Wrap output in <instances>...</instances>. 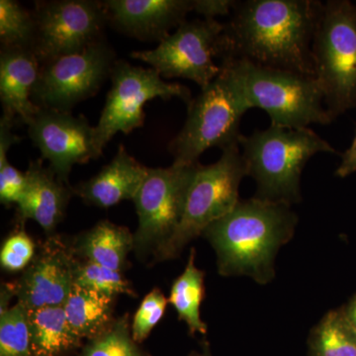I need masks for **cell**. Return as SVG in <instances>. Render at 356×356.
<instances>
[{"label":"cell","mask_w":356,"mask_h":356,"mask_svg":"<svg viewBox=\"0 0 356 356\" xmlns=\"http://www.w3.org/2000/svg\"><path fill=\"white\" fill-rule=\"evenodd\" d=\"M323 7L317 0L236 1L225 23L229 58L315 77L312 44Z\"/></svg>","instance_id":"6da1fadb"},{"label":"cell","mask_w":356,"mask_h":356,"mask_svg":"<svg viewBox=\"0 0 356 356\" xmlns=\"http://www.w3.org/2000/svg\"><path fill=\"white\" fill-rule=\"evenodd\" d=\"M298 217L287 204L252 197L240 200L202 235L214 248L222 276H248L259 284L275 277L276 255L290 242Z\"/></svg>","instance_id":"7a4b0ae2"},{"label":"cell","mask_w":356,"mask_h":356,"mask_svg":"<svg viewBox=\"0 0 356 356\" xmlns=\"http://www.w3.org/2000/svg\"><path fill=\"white\" fill-rule=\"evenodd\" d=\"M248 177L254 178V197L287 204L301 201V175L308 161L320 153L337 154L336 149L310 128L269 126L243 135L240 139Z\"/></svg>","instance_id":"3957f363"},{"label":"cell","mask_w":356,"mask_h":356,"mask_svg":"<svg viewBox=\"0 0 356 356\" xmlns=\"http://www.w3.org/2000/svg\"><path fill=\"white\" fill-rule=\"evenodd\" d=\"M222 62L228 64L250 109L266 111L271 125L302 129L334 121L315 77L264 67L245 58H227Z\"/></svg>","instance_id":"277c9868"},{"label":"cell","mask_w":356,"mask_h":356,"mask_svg":"<svg viewBox=\"0 0 356 356\" xmlns=\"http://www.w3.org/2000/svg\"><path fill=\"white\" fill-rule=\"evenodd\" d=\"M220 65L219 76L192 99L184 127L168 145L175 165L197 163L212 147L240 146L241 121L250 107L228 64Z\"/></svg>","instance_id":"5b68a950"},{"label":"cell","mask_w":356,"mask_h":356,"mask_svg":"<svg viewBox=\"0 0 356 356\" xmlns=\"http://www.w3.org/2000/svg\"><path fill=\"white\" fill-rule=\"evenodd\" d=\"M312 54L316 81L334 120L356 106V2L324 3Z\"/></svg>","instance_id":"8992f818"},{"label":"cell","mask_w":356,"mask_h":356,"mask_svg":"<svg viewBox=\"0 0 356 356\" xmlns=\"http://www.w3.org/2000/svg\"><path fill=\"white\" fill-rule=\"evenodd\" d=\"M248 177L240 146L222 149L212 165L198 163L187 191L181 221L172 238L154 255V261L177 259L187 243L226 216L240 201L238 188Z\"/></svg>","instance_id":"52a82bcc"},{"label":"cell","mask_w":356,"mask_h":356,"mask_svg":"<svg viewBox=\"0 0 356 356\" xmlns=\"http://www.w3.org/2000/svg\"><path fill=\"white\" fill-rule=\"evenodd\" d=\"M131 58L156 70L163 79H184L204 88L220 72L221 62L229 58L225 23L217 19L185 21L153 50L134 51Z\"/></svg>","instance_id":"ba28073f"},{"label":"cell","mask_w":356,"mask_h":356,"mask_svg":"<svg viewBox=\"0 0 356 356\" xmlns=\"http://www.w3.org/2000/svg\"><path fill=\"white\" fill-rule=\"evenodd\" d=\"M110 79L111 88L95 126V147L102 154L117 133L128 135L144 126V107L147 102L156 98L170 100L177 97L188 106L193 99L186 86L168 83L156 70L123 60L115 63Z\"/></svg>","instance_id":"9c48e42d"},{"label":"cell","mask_w":356,"mask_h":356,"mask_svg":"<svg viewBox=\"0 0 356 356\" xmlns=\"http://www.w3.org/2000/svg\"><path fill=\"white\" fill-rule=\"evenodd\" d=\"M198 163L149 168L142 186L133 199L138 216L134 252L140 259L151 254L154 257L175 235Z\"/></svg>","instance_id":"30bf717a"},{"label":"cell","mask_w":356,"mask_h":356,"mask_svg":"<svg viewBox=\"0 0 356 356\" xmlns=\"http://www.w3.org/2000/svg\"><path fill=\"white\" fill-rule=\"evenodd\" d=\"M116 62V53L104 38L86 50L44 63L32 102L39 108L72 112L100 90Z\"/></svg>","instance_id":"8fae6325"},{"label":"cell","mask_w":356,"mask_h":356,"mask_svg":"<svg viewBox=\"0 0 356 356\" xmlns=\"http://www.w3.org/2000/svg\"><path fill=\"white\" fill-rule=\"evenodd\" d=\"M34 51L41 65L79 53L104 39L107 20L103 1L50 0L35 2Z\"/></svg>","instance_id":"7c38bea8"},{"label":"cell","mask_w":356,"mask_h":356,"mask_svg":"<svg viewBox=\"0 0 356 356\" xmlns=\"http://www.w3.org/2000/svg\"><path fill=\"white\" fill-rule=\"evenodd\" d=\"M27 129L41 159L49 161L51 172L65 184L74 165L102 156L95 147V126L83 115L40 108Z\"/></svg>","instance_id":"4fadbf2b"},{"label":"cell","mask_w":356,"mask_h":356,"mask_svg":"<svg viewBox=\"0 0 356 356\" xmlns=\"http://www.w3.org/2000/svg\"><path fill=\"white\" fill-rule=\"evenodd\" d=\"M74 254L57 236H50L20 280L13 283L18 303L28 311L64 306L74 286L77 261Z\"/></svg>","instance_id":"5bb4252c"},{"label":"cell","mask_w":356,"mask_h":356,"mask_svg":"<svg viewBox=\"0 0 356 356\" xmlns=\"http://www.w3.org/2000/svg\"><path fill=\"white\" fill-rule=\"evenodd\" d=\"M107 20L119 32L161 43L193 13L194 0H105Z\"/></svg>","instance_id":"9a60e30c"},{"label":"cell","mask_w":356,"mask_h":356,"mask_svg":"<svg viewBox=\"0 0 356 356\" xmlns=\"http://www.w3.org/2000/svg\"><path fill=\"white\" fill-rule=\"evenodd\" d=\"M43 159L32 161L26 170V185L17 205L20 220H33L48 236H54L64 219L72 187L60 180Z\"/></svg>","instance_id":"2e32d148"},{"label":"cell","mask_w":356,"mask_h":356,"mask_svg":"<svg viewBox=\"0 0 356 356\" xmlns=\"http://www.w3.org/2000/svg\"><path fill=\"white\" fill-rule=\"evenodd\" d=\"M41 63L32 50L1 48L0 53V102L4 116L27 125L39 112L32 102Z\"/></svg>","instance_id":"e0dca14e"},{"label":"cell","mask_w":356,"mask_h":356,"mask_svg":"<svg viewBox=\"0 0 356 356\" xmlns=\"http://www.w3.org/2000/svg\"><path fill=\"white\" fill-rule=\"evenodd\" d=\"M147 170L149 168L139 163L120 145L108 165L103 166L95 177L72 187V191L88 205L112 207L135 198Z\"/></svg>","instance_id":"ac0fdd59"},{"label":"cell","mask_w":356,"mask_h":356,"mask_svg":"<svg viewBox=\"0 0 356 356\" xmlns=\"http://www.w3.org/2000/svg\"><path fill=\"white\" fill-rule=\"evenodd\" d=\"M74 252L84 261L122 271L134 250V234L126 227L103 220L76 238Z\"/></svg>","instance_id":"d6986e66"},{"label":"cell","mask_w":356,"mask_h":356,"mask_svg":"<svg viewBox=\"0 0 356 356\" xmlns=\"http://www.w3.org/2000/svg\"><path fill=\"white\" fill-rule=\"evenodd\" d=\"M114 301L115 297L74 285L63 307L72 331L89 341L114 322Z\"/></svg>","instance_id":"ffe728a7"},{"label":"cell","mask_w":356,"mask_h":356,"mask_svg":"<svg viewBox=\"0 0 356 356\" xmlns=\"http://www.w3.org/2000/svg\"><path fill=\"white\" fill-rule=\"evenodd\" d=\"M29 325L33 356H63L81 344L63 306L29 311Z\"/></svg>","instance_id":"44dd1931"},{"label":"cell","mask_w":356,"mask_h":356,"mask_svg":"<svg viewBox=\"0 0 356 356\" xmlns=\"http://www.w3.org/2000/svg\"><path fill=\"white\" fill-rule=\"evenodd\" d=\"M195 259V248H191L184 273L173 282L168 303L172 304L178 318L187 325L191 334H205L207 325L200 316V306L205 294V273L196 266Z\"/></svg>","instance_id":"7402d4cb"},{"label":"cell","mask_w":356,"mask_h":356,"mask_svg":"<svg viewBox=\"0 0 356 356\" xmlns=\"http://www.w3.org/2000/svg\"><path fill=\"white\" fill-rule=\"evenodd\" d=\"M310 356H356V331L343 309L330 311L312 330Z\"/></svg>","instance_id":"603a6c76"},{"label":"cell","mask_w":356,"mask_h":356,"mask_svg":"<svg viewBox=\"0 0 356 356\" xmlns=\"http://www.w3.org/2000/svg\"><path fill=\"white\" fill-rule=\"evenodd\" d=\"M36 19L15 0L0 1V42L3 48L32 50L36 40Z\"/></svg>","instance_id":"cb8c5ba5"},{"label":"cell","mask_w":356,"mask_h":356,"mask_svg":"<svg viewBox=\"0 0 356 356\" xmlns=\"http://www.w3.org/2000/svg\"><path fill=\"white\" fill-rule=\"evenodd\" d=\"M0 356H33L29 311L18 302L0 315Z\"/></svg>","instance_id":"d4e9b609"},{"label":"cell","mask_w":356,"mask_h":356,"mask_svg":"<svg viewBox=\"0 0 356 356\" xmlns=\"http://www.w3.org/2000/svg\"><path fill=\"white\" fill-rule=\"evenodd\" d=\"M74 285L115 297L118 295L136 296L130 281L122 271L115 270L88 261H77Z\"/></svg>","instance_id":"484cf974"},{"label":"cell","mask_w":356,"mask_h":356,"mask_svg":"<svg viewBox=\"0 0 356 356\" xmlns=\"http://www.w3.org/2000/svg\"><path fill=\"white\" fill-rule=\"evenodd\" d=\"M138 344L125 316L114 321L99 336L89 339L81 356H146Z\"/></svg>","instance_id":"4316f807"},{"label":"cell","mask_w":356,"mask_h":356,"mask_svg":"<svg viewBox=\"0 0 356 356\" xmlns=\"http://www.w3.org/2000/svg\"><path fill=\"white\" fill-rule=\"evenodd\" d=\"M21 140L22 138L14 134L13 128H0V201L6 206L17 205L25 189V172L11 165L7 158L9 149Z\"/></svg>","instance_id":"83f0119b"},{"label":"cell","mask_w":356,"mask_h":356,"mask_svg":"<svg viewBox=\"0 0 356 356\" xmlns=\"http://www.w3.org/2000/svg\"><path fill=\"white\" fill-rule=\"evenodd\" d=\"M168 299L156 288L145 297L134 316L131 332L136 343H143L165 316Z\"/></svg>","instance_id":"f1b7e54d"},{"label":"cell","mask_w":356,"mask_h":356,"mask_svg":"<svg viewBox=\"0 0 356 356\" xmlns=\"http://www.w3.org/2000/svg\"><path fill=\"white\" fill-rule=\"evenodd\" d=\"M35 245L24 231L11 234L3 243L0 252L2 268L19 271L27 268L34 259Z\"/></svg>","instance_id":"f546056e"},{"label":"cell","mask_w":356,"mask_h":356,"mask_svg":"<svg viewBox=\"0 0 356 356\" xmlns=\"http://www.w3.org/2000/svg\"><path fill=\"white\" fill-rule=\"evenodd\" d=\"M235 4L234 0H194L193 13L206 19H216L218 16L231 15Z\"/></svg>","instance_id":"4dcf8cb0"},{"label":"cell","mask_w":356,"mask_h":356,"mask_svg":"<svg viewBox=\"0 0 356 356\" xmlns=\"http://www.w3.org/2000/svg\"><path fill=\"white\" fill-rule=\"evenodd\" d=\"M356 172V132L350 147L341 156V161L337 166L336 175L344 178Z\"/></svg>","instance_id":"1f68e13d"},{"label":"cell","mask_w":356,"mask_h":356,"mask_svg":"<svg viewBox=\"0 0 356 356\" xmlns=\"http://www.w3.org/2000/svg\"><path fill=\"white\" fill-rule=\"evenodd\" d=\"M13 296H15V291H14V285L13 284H6L4 285V288H2L1 290V302H0V315L6 313V311H8L11 307L9 306V301L13 298Z\"/></svg>","instance_id":"d6a6232c"},{"label":"cell","mask_w":356,"mask_h":356,"mask_svg":"<svg viewBox=\"0 0 356 356\" xmlns=\"http://www.w3.org/2000/svg\"><path fill=\"white\" fill-rule=\"evenodd\" d=\"M343 312L348 322L356 331V294L350 300L346 306L343 307Z\"/></svg>","instance_id":"836d02e7"}]
</instances>
